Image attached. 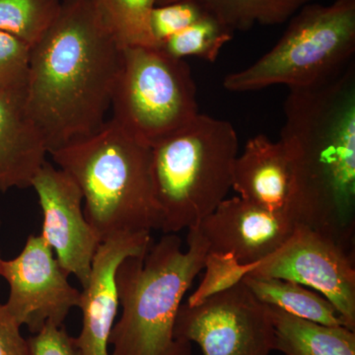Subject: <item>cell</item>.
<instances>
[{
  "label": "cell",
  "instance_id": "1",
  "mask_svg": "<svg viewBox=\"0 0 355 355\" xmlns=\"http://www.w3.org/2000/svg\"><path fill=\"white\" fill-rule=\"evenodd\" d=\"M123 50L91 0H62L31 46L25 110L48 153L90 137L106 123Z\"/></svg>",
  "mask_w": 355,
  "mask_h": 355
},
{
  "label": "cell",
  "instance_id": "2",
  "mask_svg": "<svg viewBox=\"0 0 355 355\" xmlns=\"http://www.w3.org/2000/svg\"><path fill=\"white\" fill-rule=\"evenodd\" d=\"M279 140L291 167L289 216L354 250V62L327 83L289 89Z\"/></svg>",
  "mask_w": 355,
  "mask_h": 355
},
{
  "label": "cell",
  "instance_id": "3",
  "mask_svg": "<svg viewBox=\"0 0 355 355\" xmlns=\"http://www.w3.org/2000/svg\"><path fill=\"white\" fill-rule=\"evenodd\" d=\"M83 193L84 214L99 238L160 230L151 146L113 119L90 137L51 151Z\"/></svg>",
  "mask_w": 355,
  "mask_h": 355
},
{
  "label": "cell",
  "instance_id": "4",
  "mask_svg": "<svg viewBox=\"0 0 355 355\" xmlns=\"http://www.w3.org/2000/svg\"><path fill=\"white\" fill-rule=\"evenodd\" d=\"M188 250L165 234L146 253L125 259L116 280L121 315L114 323L110 355H191V343L175 338L184 294L205 268L209 247L197 227L189 229Z\"/></svg>",
  "mask_w": 355,
  "mask_h": 355
},
{
  "label": "cell",
  "instance_id": "5",
  "mask_svg": "<svg viewBox=\"0 0 355 355\" xmlns=\"http://www.w3.org/2000/svg\"><path fill=\"white\" fill-rule=\"evenodd\" d=\"M238 148L232 123L203 114L151 146L154 195L164 234L197 227L227 198Z\"/></svg>",
  "mask_w": 355,
  "mask_h": 355
},
{
  "label": "cell",
  "instance_id": "6",
  "mask_svg": "<svg viewBox=\"0 0 355 355\" xmlns=\"http://www.w3.org/2000/svg\"><path fill=\"white\" fill-rule=\"evenodd\" d=\"M355 53V0L303 6L277 44L246 69L225 76L223 87L249 92L275 85H319L342 73Z\"/></svg>",
  "mask_w": 355,
  "mask_h": 355
},
{
  "label": "cell",
  "instance_id": "7",
  "mask_svg": "<svg viewBox=\"0 0 355 355\" xmlns=\"http://www.w3.org/2000/svg\"><path fill=\"white\" fill-rule=\"evenodd\" d=\"M111 107L112 119L149 146L200 114L189 64L149 46L123 48Z\"/></svg>",
  "mask_w": 355,
  "mask_h": 355
},
{
  "label": "cell",
  "instance_id": "8",
  "mask_svg": "<svg viewBox=\"0 0 355 355\" xmlns=\"http://www.w3.org/2000/svg\"><path fill=\"white\" fill-rule=\"evenodd\" d=\"M175 338L196 343L203 355H270L275 333L268 307L242 280L202 299L180 306Z\"/></svg>",
  "mask_w": 355,
  "mask_h": 355
},
{
  "label": "cell",
  "instance_id": "9",
  "mask_svg": "<svg viewBox=\"0 0 355 355\" xmlns=\"http://www.w3.org/2000/svg\"><path fill=\"white\" fill-rule=\"evenodd\" d=\"M245 275L291 280L310 287L335 306L345 327L355 331L354 250L331 236L299 226L275 253L250 266H237Z\"/></svg>",
  "mask_w": 355,
  "mask_h": 355
},
{
  "label": "cell",
  "instance_id": "10",
  "mask_svg": "<svg viewBox=\"0 0 355 355\" xmlns=\"http://www.w3.org/2000/svg\"><path fill=\"white\" fill-rule=\"evenodd\" d=\"M69 277L44 238L30 235L17 257L0 261V277L9 286L4 305L32 335L48 324L64 326L70 310L78 308L81 293Z\"/></svg>",
  "mask_w": 355,
  "mask_h": 355
},
{
  "label": "cell",
  "instance_id": "11",
  "mask_svg": "<svg viewBox=\"0 0 355 355\" xmlns=\"http://www.w3.org/2000/svg\"><path fill=\"white\" fill-rule=\"evenodd\" d=\"M31 187L43 212L42 237L64 272L85 286L101 242L84 214L80 189L67 172L46 161Z\"/></svg>",
  "mask_w": 355,
  "mask_h": 355
},
{
  "label": "cell",
  "instance_id": "12",
  "mask_svg": "<svg viewBox=\"0 0 355 355\" xmlns=\"http://www.w3.org/2000/svg\"><path fill=\"white\" fill-rule=\"evenodd\" d=\"M298 227L291 217L240 197L224 200L197 226L209 254L232 257L241 266L254 265L275 253Z\"/></svg>",
  "mask_w": 355,
  "mask_h": 355
},
{
  "label": "cell",
  "instance_id": "13",
  "mask_svg": "<svg viewBox=\"0 0 355 355\" xmlns=\"http://www.w3.org/2000/svg\"><path fill=\"white\" fill-rule=\"evenodd\" d=\"M153 243L151 233H137L114 236L100 244L79 300L83 328L76 340L81 354L110 355V338L120 307L119 266L128 257L146 253Z\"/></svg>",
  "mask_w": 355,
  "mask_h": 355
},
{
  "label": "cell",
  "instance_id": "14",
  "mask_svg": "<svg viewBox=\"0 0 355 355\" xmlns=\"http://www.w3.org/2000/svg\"><path fill=\"white\" fill-rule=\"evenodd\" d=\"M291 187V167L282 141H272L266 135L248 140L233 168L232 189L239 197L289 216Z\"/></svg>",
  "mask_w": 355,
  "mask_h": 355
},
{
  "label": "cell",
  "instance_id": "15",
  "mask_svg": "<svg viewBox=\"0 0 355 355\" xmlns=\"http://www.w3.org/2000/svg\"><path fill=\"white\" fill-rule=\"evenodd\" d=\"M43 137L25 110V98L0 95V191L31 188L46 162Z\"/></svg>",
  "mask_w": 355,
  "mask_h": 355
},
{
  "label": "cell",
  "instance_id": "16",
  "mask_svg": "<svg viewBox=\"0 0 355 355\" xmlns=\"http://www.w3.org/2000/svg\"><path fill=\"white\" fill-rule=\"evenodd\" d=\"M275 350L284 355H355V331L301 319L268 306Z\"/></svg>",
  "mask_w": 355,
  "mask_h": 355
},
{
  "label": "cell",
  "instance_id": "17",
  "mask_svg": "<svg viewBox=\"0 0 355 355\" xmlns=\"http://www.w3.org/2000/svg\"><path fill=\"white\" fill-rule=\"evenodd\" d=\"M245 286L260 302L301 319L327 326H345L331 301L313 289L291 280L245 275Z\"/></svg>",
  "mask_w": 355,
  "mask_h": 355
},
{
  "label": "cell",
  "instance_id": "18",
  "mask_svg": "<svg viewBox=\"0 0 355 355\" xmlns=\"http://www.w3.org/2000/svg\"><path fill=\"white\" fill-rule=\"evenodd\" d=\"M179 0H157L156 6ZM231 32L248 31L257 25L275 26L288 22L292 16L313 0H195Z\"/></svg>",
  "mask_w": 355,
  "mask_h": 355
},
{
  "label": "cell",
  "instance_id": "19",
  "mask_svg": "<svg viewBox=\"0 0 355 355\" xmlns=\"http://www.w3.org/2000/svg\"><path fill=\"white\" fill-rule=\"evenodd\" d=\"M105 26L121 48H156L149 19L157 0H91Z\"/></svg>",
  "mask_w": 355,
  "mask_h": 355
},
{
  "label": "cell",
  "instance_id": "20",
  "mask_svg": "<svg viewBox=\"0 0 355 355\" xmlns=\"http://www.w3.org/2000/svg\"><path fill=\"white\" fill-rule=\"evenodd\" d=\"M233 35L234 33L207 12L190 27L168 39L158 49L176 60L198 58L214 62L223 46L233 39Z\"/></svg>",
  "mask_w": 355,
  "mask_h": 355
},
{
  "label": "cell",
  "instance_id": "21",
  "mask_svg": "<svg viewBox=\"0 0 355 355\" xmlns=\"http://www.w3.org/2000/svg\"><path fill=\"white\" fill-rule=\"evenodd\" d=\"M62 0H0V31L32 46L60 12Z\"/></svg>",
  "mask_w": 355,
  "mask_h": 355
},
{
  "label": "cell",
  "instance_id": "22",
  "mask_svg": "<svg viewBox=\"0 0 355 355\" xmlns=\"http://www.w3.org/2000/svg\"><path fill=\"white\" fill-rule=\"evenodd\" d=\"M31 46L0 31V95L24 97Z\"/></svg>",
  "mask_w": 355,
  "mask_h": 355
},
{
  "label": "cell",
  "instance_id": "23",
  "mask_svg": "<svg viewBox=\"0 0 355 355\" xmlns=\"http://www.w3.org/2000/svg\"><path fill=\"white\" fill-rule=\"evenodd\" d=\"M207 11L195 0H179L154 7L149 29L156 48L200 20Z\"/></svg>",
  "mask_w": 355,
  "mask_h": 355
},
{
  "label": "cell",
  "instance_id": "24",
  "mask_svg": "<svg viewBox=\"0 0 355 355\" xmlns=\"http://www.w3.org/2000/svg\"><path fill=\"white\" fill-rule=\"evenodd\" d=\"M31 355H83L64 326L48 324L28 338Z\"/></svg>",
  "mask_w": 355,
  "mask_h": 355
},
{
  "label": "cell",
  "instance_id": "25",
  "mask_svg": "<svg viewBox=\"0 0 355 355\" xmlns=\"http://www.w3.org/2000/svg\"><path fill=\"white\" fill-rule=\"evenodd\" d=\"M15 319L0 304V355H31L29 343L21 334Z\"/></svg>",
  "mask_w": 355,
  "mask_h": 355
},
{
  "label": "cell",
  "instance_id": "26",
  "mask_svg": "<svg viewBox=\"0 0 355 355\" xmlns=\"http://www.w3.org/2000/svg\"><path fill=\"white\" fill-rule=\"evenodd\" d=\"M2 259H1V257H0V261H1Z\"/></svg>",
  "mask_w": 355,
  "mask_h": 355
}]
</instances>
